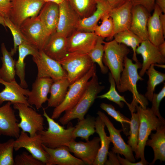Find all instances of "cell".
I'll list each match as a JSON object with an SVG mask.
<instances>
[{
  "instance_id": "obj_30",
  "label": "cell",
  "mask_w": 165,
  "mask_h": 165,
  "mask_svg": "<svg viewBox=\"0 0 165 165\" xmlns=\"http://www.w3.org/2000/svg\"><path fill=\"white\" fill-rule=\"evenodd\" d=\"M155 133L151 134L150 139L147 140L146 145L151 147L154 153V157L151 165L159 160L165 161V124L158 128Z\"/></svg>"
},
{
  "instance_id": "obj_3",
  "label": "cell",
  "mask_w": 165,
  "mask_h": 165,
  "mask_svg": "<svg viewBox=\"0 0 165 165\" xmlns=\"http://www.w3.org/2000/svg\"><path fill=\"white\" fill-rule=\"evenodd\" d=\"M139 120L138 143L135 158L141 160L144 165L148 164L145 160L144 151L146 142L152 131L156 130L161 125L165 124L153 113L151 108H143L140 105L136 107Z\"/></svg>"
},
{
  "instance_id": "obj_26",
  "label": "cell",
  "mask_w": 165,
  "mask_h": 165,
  "mask_svg": "<svg viewBox=\"0 0 165 165\" xmlns=\"http://www.w3.org/2000/svg\"><path fill=\"white\" fill-rule=\"evenodd\" d=\"M59 15V5L52 2H47L38 15L50 36L56 32Z\"/></svg>"
},
{
  "instance_id": "obj_25",
  "label": "cell",
  "mask_w": 165,
  "mask_h": 165,
  "mask_svg": "<svg viewBox=\"0 0 165 165\" xmlns=\"http://www.w3.org/2000/svg\"><path fill=\"white\" fill-rule=\"evenodd\" d=\"M112 9L106 0H97L95 11L89 16L79 20L76 27L78 31L93 32L99 21Z\"/></svg>"
},
{
  "instance_id": "obj_50",
  "label": "cell",
  "mask_w": 165,
  "mask_h": 165,
  "mask_svg": "<svg viewBox=\"0 0 165 165\" xmlns=\"http://www.w3.org/2000/svg\"><path fill=\"white\" fill-rule=\"evenodd\" d=\"M120 165H144V163L141 160L136 162H132L128 159H124L120 156L119 154H117V155Z\"/></svg>"
},
{
  "instance_id": "obj_19",
  "label": "cell",
  "mask_w": 165,
  "mask_h": 165,
  "mask_svg": "<svg viewBox=\"0 0 165 165\" xmlns=\"http://www.w3.org/2000/svg\"><path fill=\"white\" fill-rule=\"evenodd\" d=\"M53 81L50 77H37L27 97L29 104L34 105L37 110L41 108L42 104L48 100V95Z\"/></svg>"
},
{
  "instance_id": "obj_27",
  "label": "cell",
  "mask_w": 165,
  "mask_h": 165,
  "mask_svg": "<svg viewBox=\"0 0 165 165\" xmlns=\"http://www.w3.org/2000/svg\"><path fill=\"white\" fill-rule=\"evenodd\" d=\"M152 15L148 18L147 23V31L148 40L158 46L165 42V32L160 24V16L162 13L160 8L155 4Z\"/></svg>"
},
{
  "instance_id": "obj_42",
  "label": "cell",
  "mask_w": 165,
  "mask_h": 165,
  "mask_svg": "<svg viewBox=\"0 0 165 165\" xmlns=\"http://www.w3.org/2000/svg\"><path fill=\"white\" fill-rule=\"evenodd\" d=\"M15 140L11 138L0 143V165H14L13 156Z\"/></svg>"
},
{
  "instance_id": "obj_23",
  "label": "cell",
  "mask_w": 165,
  "mask_h": 165,
  "mask_svg": "<svg viewBox=\"0 0 165 165\" xmlns=\"http://www.w3.org/2000/svg\"><path fill=\"white\" fill-rule=\"evenodd\" d=\"M132 6L130 1L119 7L112 9L109 13L114 26L112 40L117 33L129 30L131 22Z\"/></svg>"
},
{
  "instance_id": "obj_21",
  "label": "cell",
  "mask_w": 165,
  "mask_h": 165,
  "mask_svg": "<svg viewBox=\"0 0 165 165\" xmlns=\"http://www.w3.org/2000/svg\"><path fill=\"white\" fill-rule=\"evenodd\" d=\"M131 14V22L129 30L143 41L148 40L147 23L150 13L143 6L137 5H133Z\"/></svg>"
},
{
  "instance_id": "obj_18",
  "label": "cell",
  "mask_w": 165,
  "mask_h": 165,
  "mask_svg": "<svg viewBox=\"0 0 165 165\" xmlns=\"http://www.w3.org/2000/svg\"><path fill=\"white\" fill-rule=\"evenodd\" d=\"M12 105L10 102L8 101L0 107V136H6L16 139L20 131Z\"/></svg>"
},
{
  "instance_id": "obj_12",
  "label": "cell",
  "mask_w": 165,
  "mask_h": 165,
  "mask_svg": "<svg viewBox=\"0 0 165 165\" xmlns=\"http://www.w3.org/2000/svg\"><path fill=\"white\" fill-rule=\"evenodd\" d=\"M22 148H25L46 165L49 159V155L42 146L39 134L38 133L31 137L21 130L18 138L15 140L14 149L17 151Z\"/></svg>"
},
{
  "instance_id": "obj_5",
  "label": "cell",
  "mask_w": 165,
  "mask_h": 165,
  "mask_svg": "<svg viewBox=\"0 0 165 165\" xmlns=\"http://www.w3.org/2000/svg\"><path fill=\"white\" fill-rule=\"evenodd\" d=\"M43 111V116L46 119L48 127L46 130H44L38 133L40 135L42 144L52 148L62 146H68L70 142L74 140L72 137L74 127L70 125L65 129L50 117L44 108Z\"/></svg>"
},
{
  "instance_id": "obj_45",
  "label": "cell",
  "mask_w": 165,
  "mask_h": 165,
  "mask_svg": "<svg viewBox=\"0 0 165 165\" xmlns=\"http://www.w3.org/2000/svg\"><path fill=\"white\" fill-rule=\"evenodd\" d=\"M165 97V85L158 94L154 93L151 101L152 105L151 109L160 120L165 123L164 119L161 115L159 111L160 103Z\"/></svg>"
},
{
  "instance_id": "obj_1",
  "label": "cell",
  "mask_w": 165,
  "mask_h": 165,
  "mask_svg": "<svg viewBox=\"0 0 165 165\" xmlns=\"http://www.w3.org/2000/svg\"><path fill=\"white\" fill-rule=\"evenodd\" d=\"M141 67V64L139 61L135 63L126 57L124 61V67L120 77L119 83L117 86L118 91L123 93L128 91L133 95V100L129 109L131 113L134 112L136 107L138 104L143 108H146L148 105V100L144 95L140 94L138 91L137 83L139 80L143 79L139 74L138 70Z\"/></svg>"
},
{
  "instance_id": "obj_53",
  "label": "cell",
  "mask_w": 165,
  "mask_h": 165,
  "mask_svg": "<svg viewBox=\"0 0 165 165\" xmlns=\"http://www.w3.org/2000/svg\"><path fill=\"white\" fill-rule=\"evenodd\" d=\"M158 47L161 54L165 57V41L159 45Z\"/></svg>"
},
{
  "instance_id": "obj_20",
  "label": "cell",
  "mask_w": 165,
  "mask_h": 165,
  "mask_svg": "<svg viewBox=\"0 0 165 165\" xmlns=\"http://www.w3.org/2000/svg\"><path fill=\"white\" fill-rule=\"evenodd\" d=\"M0 83L5 88L0 92V106L5 101L14 103H23L31 106L27 101V97L30 91L22 87L16 81L7 82L0 78Z\"/></svg>"
},
{
  "instance_id": "obj_11",
  "label": "cell",
  "mask_w": 165,
  "mask_h": 165,
  "mask_svg": "<svg viewBox=\"0 0 165 165\" xmlns=\"http://www.w3.org/2000/svg\"><path fill=\"white\" fill-rule=\"evenodd\" d=\"M32 60L37 67V77H50L53 81L67 78V73L61 64L48 57L42 50L32 56Z\"/></svg>"
},
{
  "instance_id": "obj_33",
  "label": "cell",
  "mask_w": 165,
  "mask_h": 165,
  "mask_svg": "<svg viewBox=\"0 0 165 165\" xmlns=\"http://www.w3.org/2000/svg\"><path fill=\"white\" fill-rule=\"evenodd\" d=\"M95 122L96 118L89 115L79 120L72 132L73 138L75 140L80 137L86 141H89V137L96 132Z\"/></svg>"
},
{
  "instance_id": "obj_31",
  "label": "cell",
  "mask_w": 165,
  "mask_h": 165,
  "mask_svg": "<svg viewBox=\"0 0 165 165\" xmlns=\"http://www.w3.org/2000/svg\"><path fill=\"white\" fill-rule=\"evenodd\" d=\"M70 84L67 77L54 81L51 87L48 107H56L64 100Z\"/></svg>"
},
{
  "instance_id": "obj_13",
  "label": "cell",
  "mask_w": 165,
  "mask_h": 165,
  "mask_svg": "<svg viewBox=\"0 0 165 165\" xmlns=\"http://www.w3.org/2000/svg\"><path fill=\"white\" fill-rule=\"evenodd\" d=\"M97 114L104 122L109 132L111 142L113 145L112 151L116 154L123 155L126 159L134 162L135 159L131 147L125 143L121 135L122 130L116 129L104 112L98 111Z\"/></svg>"
},
{
  "instance_id": "obj_55",
  "label": "cell",
  "mask_w": 165,
  "mask_h": 165,
  "mask_svg": "<svg viewBox=\"0 0 165 165\" xmlns=\"http://www.w3.org/2000/svg\"><path fill=\"white\" fill-rule=\"evenodd\" d=\"M0 24L2 25L5 28H6L4 22V17L0 13Z\"/></svg>"
},
{
  "instance_id": "obj_40",
  "label": "cell",
  "mask_w": 165,
  "mask_h": 165,
  "mask_svg": "<svg viewBox=\"0 0 165 165\" xmlns=\"http://www.w3.org/2000/svg\"><path fill=\"white\" fill-rule=\"evenodd\" d=\"M101 24L97 25L94 28L93 32L98 37L103 38H108V40H112L114 26L112 18L109 13L104 16L101 19Z\"/></svg>"
},
{
  "instance_id": "obj_15",
  "label": "cell",
  "mask_w": 165,
  "mask_h": 165,
  "mask_svg": "<svg viewBox=\"0 0 165 165\" xmlns=\"http://www.w3.org/2000/svg\"><path fill=\"white\" fill-rule=\"evenodd\" d=\"M59 15L56 32L68 37L76 30L80 18L68 1L59 5Z\"/></svg>"
},
{
  "instance_id": "obj_8",
  "label": "cell",
  "mask_w": 165,
  "mask_h": 165,
  "mask_svg": "<svg viewBox=\"0 0 165 165\" xmlns=\"http://www.w3.org/2000/svg\"><path fill=\"white\" fill-rule=\"evenodd\" d=\"M12 105L14 108L18 111L20 119L18 126L22 131L32 137L44 130V119L41 114L26 104L16 103Z\"/></svg>"
},
{
  "instance_id": "obj_24",
  "label": "cell",
  "mask_w": 165,
  "mask_h": 165,
  "mask_svg": "<svg viewBox=\"0 0 165 165\" xmlns=\"http://www.w3.org/2000/svg\"><path fill=\"white\" fill-rule=\"evenodd\" d=\"M67 38L56 32L50 37L42 50L50 58L59 61L68 53Z\"/></svg>"
},
{
  "instance_id": "obj_41",
  "label": "cell",
  "mask_w": 165,
  "mask_h": 165,
  "mask_svg": "<svg viewBox=\"0 0 165 165\" xmlns=\"http://www.w3.org/2000/svg\"><path fill=\"white\" fill-rule=\"evenodd\" d=\"M130 119V130L127 141L128 144L131 147L132 151L135 154L137 152L138 143V137L139 126V120L138 113L131 112Z\"/></svg>"
},
{
  "instance_id": "obj_38",
  "label": "cell",
  "mask_w": 165,
  "mask_h": 165,
  "mask_svg": "<svg viewBox=\"0 0 165 165\" xmlns=\"http://www.w3.org/2000/svg\"><path fill=\"white\" fill-rule=\"evenodd\" d=\"M103 39L98 36L94 47L88 54L92 61L98 64L101 72L103 74H105L108 73V68L104 65L103 61L104 52Z\"/></svg>"
},
{
  "instance_id": "obj_32",
  "label": "cell",
  "mask_w": 165,
  "mask_h": 165,
  "mask_svg": "<svg viewBox=\"0 0 165 165\" xmlns=\"http://www.w3.org/2000/svg\"><path fill=\"white\" fill-rule=\"evenodd\" d=\"M2 57V66L0 68V78L7 82L16 81L15 66L16 61L13 59L10 52L7 50L4 43L1 45Z\"/></svg>"
},
{
  "instance_id": "obj_10",
  "label": "cell",
  "mask_w": 165,
  "mask_h": 165,
  "mask_svg": "<svg viewBox=\"0 0 165 165\" xmlns=\"http://www.w3.org/2000/svg\"><path fill=\"white\" fill-rule=\"evenodd\" d=\"M19 28L30 44L39 51L43 50L50 36L38 16L26 19Z\"/></svg>"
},
{
  "instance_id": "obj_48",
  "label": "cell",
  "mask_w": 165,
  "mask_h": 165,
  "mask_svg": "<svg viewBox=\"0 0 165 165\" xmlns=\"http://www.w3.org/2000/svg\"><path fill=\"white\" fill-rule=\"evenodd\" d=\"M116 153L113 151L108 152V159L106 160L104 165H119V162Z\"/></svg>"
},
{
  "instance_id": "obj_36",
  "label": "cell",
  "mask_w": 165,
  "mask_h": 165,
  "mask_svg": "<svg viewBox=\"0 0 165 165\" xmlns=\"http://www.w3.org/2000/svg\"><path fill=\"white\" fill-rule=\"evenodd\" d=\"M97 0H68L80 19L90 16L95 11Z\"/></svg>"
},
{
  "instance_id": "obj_35",
  "label": "cell",
  "mask_w": 165,
  "mask_h": 165,
  "mask_svg": "<svg viewBox=\"0 0 165 165\" xmlns=\"http://www.w3.org/2000/svg\"><path fill=\"white\" fill-rule=\"evenodd\" d=\"M154 64L151 65L145 73L148 76L147 91L144 95L147 99L151 101L156 86L165 80V73L157 71Z\"/></svg>"
},
{
  "instance_id": "obj_6",
  "label": "cell",
  "mask_w": 165,
  "mask_h": 165,
  "mask_svg": "<svg viewBox=\"0 0 165 165\" xmlns=\"http://www.w3.org/2000/svg\"><path fill=\"white\" fill-rule=\"evenodd\" d=\"M58 62L67 75L70 84L84 76L94 64L88 53L68 52Z\"/></svg>"
},
{
  "instance_id": "obj_16",
  "label": "cell",
  "mask_w": 165,
  "mask_h": 165,
  "mask_svg": "<svg viewBox=\"0 0 165 165\" xmlns=\"http://www.w3.org/2000/svg\"><path fill=\"white\" fill-rule=\"evenodd\" d=\"M98 37L94 32L75 30L67 38L68 52L88 53L94 47Z\"/></svg>"
},
{
  "instance_id": "obj_2",
  "label": "cell",
  "mask_w": 165,
  "mask_h": 165,
  "mask_svg": "<svg viewBox=\"0 0 165 165\" xmlns=\"http://www.w3.org/2000/svg\"><path fill=\"white\" fill-rule=\"evenodd\" d=\"M105 88L104 86L100 85L95 73L88 81L84 93L78 102L73 108L65 111L59 121L64 125L74 119H78L79 120L83 119L98 94Z\"/></svg>"
},
{
  "instance_id": "obj_39",
  "label": "cell",
  "mask_w": 165,
  "mask_h": 165,
  "mask_svg": "<svg viewBox=\"0 0 165 165\" xmlns=\"http://www.w3.org/2000/svg\"><path fill=\"white\" fill-rule=\"evenodd\" d=\"M100 108L106 112L122 125V131L126 136L129 135V128L127 124L130 123V119L125 117L119 111L117 110L112 105L102 103L100 105Z\"/></svg>"
},
{
  "instance_id": "obj_14",
  "label": "cell",
  "mask_w": 165,
  "mask_h": 165,
  "mask_svg": "<svg viewBox=\"0 0 165 165\" xmlns=\"http://www.w3.org/2000/svg\"><path fill=\"white\" fill-rule=\"evenodd\" d=\"M100 139L95 137L86 142L73 140L68 147L75 156L82 160L85 165H93L100 148Z\"/></svg>"
},
{
  "instance_id": "obj_49",
  "label": "cell",
  "mask_w": 165,
  "mask_h": 165,
  "mask_svg": "<svg viewBox=\"0 0 165 165\" xmlns=\"http://www.w3.org/2000/svg\"><path fill=\"white\" fill-rule=\"evenodd\" d=\"M112 9L119 7L131 0H106Z\"/></svg>"
},
{
  "instance_id": "obj_46",
  "label": "cell",
  "mask_w": 165,
  "mask_h": 165,
  "mask_svg": "<svg viewBox=\"0 0 165 165\" xmlns=\"http://www.w3.org/2000/svg\"><path fill=\"white\" fill-rule=\"evenodd\" d=\"M156 0H131L133 5H139L144 7L150 13L153 11Z\"/></svg>"
},
{
  "instance_id": "obj_52",
  "label": "cell",
  "mask_w": 165,
  "mask_h": 165,
  "mask_svg": "<svg viewBox=\"0 0 165 165\" xmlns=\"http://www.w3.org/2000/svg\"><path fill=\"white\" fill-rule=\"evenodd\" d=\"M160 19L163 29L165 32V13H161L160 15Z\"/></svg>"
},
{
  "instance_id": "obj_56",
  "label": "cell",
  "mask_w": 165,
  "mask_h": 165,
  "mask_svg": "<svg viewBox=\"0 0 165 165\" xmlns=\"http://www.w3.org/2000/svg\"><path fill=\"white\" fill-rule=\"evenodd\" d=\"M10 0L11 1L12 0Z\"/></svg>"
},
{
  "instance_id": "obj_29",
  "label": "cell",
  "mask_w": 165,
  "mask_h": 165,
  "mask_svg": "<svg viewBox=\"0 0 165 165\" xmlns=\"http://www.w3.org/2000/svg\"><path fill=\"white\" fill-rule=\"evenodd\" d=\"M19 57L16 61L15 70L16 75L19 78L20 85L24 88L28 87V85L25 79V63L24 59L28 55L32 56L37 54L39 51L35 47L28 43H24L20 45L18 47Z\"/></svg>"
},
{
  "instance_id": "obj_34",
  "label": "cell",
  "mask_w": 165,
  "mask_h": 165,
  "mask_svg": "<svg viewBox=\"0 0 165 165\" xmlns=\"http://www.w3.org/2000/svg\"><path fill=\"white\" fill-rule=\"evenodd\" d=\"M114 39L117 42L130 47L133 51L132 60L135 62L138 61L136 51L137 47L143 40L130 30L118 32L113 36Z\"/></svg>"
},
{
  "instance_id": "obj_22",
  "label": "cell",
  "mask_w": 165,
  "mask_h": 165,
  "mask_svg": "<svg viewBox=\"0 0 165 165\" xmlns=\"http://www.w3.org/2000/svg\"><path fill=\"white\" fill-rule=\"evenodd\" d=\"M42 146L49 155L46 165H84L81 159L72 156L68 147L62 146L54 148Z\"/></svg>"
},
{
  "instance_id": "obj_43",
  "label": "cell",
  "mask_w": 165,
  "mask_h": 165,
  "mask_svg": "<svg viewBox=\"0 0 165 165\" xmlns=\"http://www.w3.org/2000/svg\"><path fill=\"white\" fill-rule=\"evenodd\" d=\"M4 18L5 26L9 28L13 37V47L10 52L13 56L16 53L18 47L20 45L29 43L23 36L19 28L16 26L8 17H5Z\"/></svg>"
},
{
  "instance_id": "obj_44",
  "label": "cell",
  "mask_w": 165,
  "mask_h": 165,
  "mask_svg": "<svg viewBox=\"0 0 165 165\" xmlns=\"http://www.w3.org/2000/svg\"><path fill=\"white\" fill-rule=\"evenodd\" d=\"M14 165H44L43 162L31 154L24 152L16 155L14 158Z\"/></svg>"
},
{
  "instance_id": "obj_37",
  "label": "cell",
  "mask_w": 165,
  "mask_h": 165,
  "mask_svg": "<svg viewBox=\"0 0 165 165\" xmlns=\"http://www.w3.org/2000/svg\"><path fill=\"white\" fill-rule=\"evenodd\" d=\"M108 81L110 84L109 90L104 94L97 96V98L107 99L116 103L121 108L124 107V102L126 104L129 109L130 107V104L126 101L124 96L120 95L117 91L116 88V84L115 81L110 72L108 73Z\"/></svg>"
},
{
  "instance_id": "obj_4",
  "label": "cell",
  "mask_w": 165,
  "mask_h": 165,
  "mask_svg": "<svg viewBox=\"0 0 165 165\" xmlns=\"http://www.w3.org/2000/svg\"><path fill=\"white\" fill-rule=\"evenodd\" d=\"M103 63L110 71L117 86L124 67L125 58L130 52L128 46L116 42L114 39L104 42Z\"/></svg>"
},
{
  "instance_id": "obj_9",
  "label": "cell",
  "mask_w": 165,
  "mask_h": 165,
  "mask_svg": "<svg viewBox=\"0 0 165 165\" xmlns=\"http://www.w3.org/2000/svg\"><path fill=\"white\" fill-rule=\"evenodd\" d=\"M45 3L43 0H12L8 17L19 28L26 19L38 16Z\"/></svg>"
},
{
  "instance_id": "obj_51",
  "label": "cell",
  "mask_w": 165,
  "mask_h": 165,
  "mask_svg": "<svg viewBox=\"0 0 165 165\" xmlns=\"http://www.w3.org/2000/svg\"><path fill=\"white\" fill-rule=\"evenodd\" d=\"M155 3L160 8L162 13H165V0H156Z\"/></svg>"
},
{
  "instance_id": "obj_7",
  "label": "cell",
  "mask_w": 165,
  "mask_h": 165,
  "mask_svg": "<svg viewBox=\"0 0 165 165\" xmlns=\"http://www.w3.org/2000/svg\"><path fill=\"white\" fill-rule=\"evenodd\" d=\"M96 68L94 63L84 76L69 85L64 100L54 108L52 118L58 119L63 112L70 109L76 105L84 94L88 81L96 73Z\"/></svg>"
},
{
  "instance_id": "obj_28",
  "label": "cell",
  "mask_w": 165,
  "mask_h": 165,
  "mask_svg": "<svg viewBox=\"0 0 165 165\" xmlns=\"http://www.w3.org/2000/svg\"><path fill=\"white\" fill-rule=\"evenodd\" d=\"M105 125L100 117L96 118V132L100 139V146L93 165H104L107 159L110 145L111 142L109 136L107 135L105 130Z\"/></svg>"
},
{
  "instance_id": "obj_47",
  "label": "cell",
  "mask_w": 165,
  "mask_h": 165,
  "mask_svg": "<svg viewBox=\"0 0 165 165\" xmlns=\"http://www.w3.org/2000/svg\"><path fill=\"white\" fill-rule=\"evenodd\" d=\"M11 7L10 0H0V13L4 17H8Z\"/></svg>"
},
{
  "instance_id": "obj_17",
  "label": "cell",
  "mask_w": 165,
  "mask_h": 165,
  "mask_svg": "<svg viewBox=\"0 0 165 165\" xmlns=\"http://www.w3.org/2000/svg\"><path fill=\"white\" fill-rule=\"evenodd\" d=\"M136 52L137 54L141 55L143 59L141 70L139 73L141 77L144 75L151 64L165 63V57L161 54L158 46L149 40L143 41L137 48Z\"/></svg>"
},
{
  "instance_id": "obj_54",
  "label": "cell",
  "mask_w": 165,
  "mask_h": 165,
  "mask_svg": "<svg viewBox=\"0 0 165 165\" xmlns=\"http://www.w3.org/2000/svg\"><path fill=\"white\" fill-rule=\"evenodd\" d=\"M45 2H52L59 5L61 3L68 0H43Z\"/></svg>"
}]
</instances>
